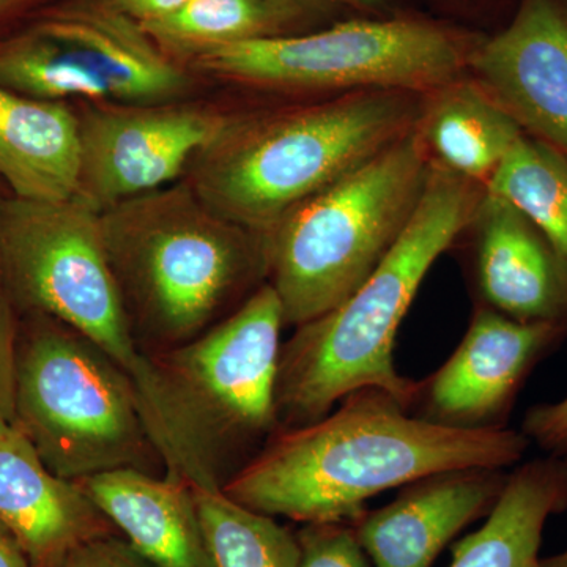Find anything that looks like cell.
Returning <instances> with one entry per match:
<instances>
[{
    "mask_svg": "<svg viewBox=\"0 0 567 567\" xmlns=\"http://www.w3.org/2000/svg\"><path fill=\"white\" fill-rule=\"evenodd\" d=\"M341 402L315 423L276 432L224 494L265 516L354 524L382 492L454 470H503L532 445L513 429L453 427L409 415V406L377 388Z\"/></svg>",
    "mask_w": 567,
    "mask_h": 567,
    "instance_id": "cell-1",
    "label": "cell"
},
{
    "mask_svg": "<svg viewBox=\"0 0 567 567\" xmlns=\"http://www.w3.org/2000/svg\"><path fill=\"white\" fill-rule=\"evenodd\" d=\"M473 181L432 166L412 218L385 259L346 301L298 324L282 344L276 382L278 432L327 416L347 395L377 388L415 404L417 383L395 371L399 327L435 260L475 221Z\"/></svg>",
    "mask_w": 567,
    "mask_h": 567,
    "instance_id": "cell-2",
    "label": "cell"
},
{
    "mask_svg": "<svg viewBox=\"0 0 567 567\" xmlns=\"http://www.w3.org/2000/svg\"><path fill=\"white\" fill-rule=\"evenodd\" d=\"M112 275L147 358L199 338L267 284L265 237L223 218L188 181L102 212Z\"/></svg>",
    "mask_w": 567,
    "mask_h": 567,
    "instance_id": "cell-3",
    "label": "cell"
},
{
    "mask_svg": "<svg viewBox=\"0 0 567 567\" xmlns=\"http://www.w3.org/2000/svg\"><path fill=\"white\" fill-rule=\"evenodd\" d=\"M415 95L358 91L270 114H233L194 156L186 181L212 210L265 237L297 205L415 128Z\"/></svg>",
    "mask_w": 567,
    "mask_h": 567,
    "instance_id": "cell-4",
    "label": "cell"
},
{
    "mask_svg": "<svg viewBox=\"0 0 567 567\" xmlns=\"http://www.w3.org/2000/svg\"><path fill=\"white\" fill-rule=\"evenodd\" d=\"M281 301L264 284L188 344L148 358L177 450L178 476L218 491L278 432Z\"/></svg>",
    "mask_w": 567,
    "mask_h": 567,
    "instance_id": "cell-5",
    "label": "cell"
},
{
    "mask_svg": "<svg viewBox=\"0 0 567 567\" xmlns=\"http://www.w3.org/2000/svg\"><path fill=\"white\" fill-rule=\"evenodd\" d=\"M431 169L424 130L416 125L265 235L267 282L286 324L331 311L371 276L404 233Z\"/></svg>",
    "mask_w": 567,
    "mask_h": 567,
    "instance_id": "cell-6",
    "label": "cell"
},
{
    "mask_svg": "<svg viewBox=\"0 0 567 567\" xmlns=\"http://www.w3.org/2000/svg\"><path fill=\"white\" fill-rule=\"evenodd\" d=\"M13 424L63 480L166 473L130 377L85 336L40 312L20 315Z\"/></svg>",
    "mask_w": 567,
    "mask_h": 567,
    "instance_id": "cell-7",
    "label": "cell"
},
{
    "mask_svg": "<svg viewBox=\"0 0 567 567\" xmlns=\"http://www.w3.org/2000/svg\"><path fill=\"white\" fill-rule=\"evenodd\" d=\"M0 278L18 315L54 317L121 365L140 395L153 443H169L158 377L136 344L107 260L102 212L78 196L0 200Z\"/></svg>",
    "mask_w": 567,
    "mask_h": 567,
    "instance_id": "cell-8",
    "label": "cell"
},
{
    "mask_svg": "<svg viewBox=\"0 0 567 567\" xmlns=\"http://www.w3.org/2000/svg\"><path fill=\"white\" fill-rule=\"evenodd\" d=\"M464 44L416 21H350L300 37H264L193 59L218 80L278 91H404L454 84L470 63Z\"/></svg>",
    "mask_w": 567,
    "mask_h": 567,
    "instance_id": "cell-9",
    "label": "cell"
},
{
    "mask_svg": "<svg viewBox=\"0 0 567 567\" xmlns=\"http://www.w3.org/2000/svg\"><path fill=\"white\" fill-rule=\"evenodd\" d=\"M80 186L99 212L177 182L233 114L188 100L162 104L80 102Z\"/></svg>",
    "mask_w": 567,
    "mask_h": 567,
    "instance_id": "cell-10",
    "label": "cell"
},
{
    "mask_svg": "<svg viewBox=\"0 0 567 567\" xmlns=\"http://www.w3.org/2000/svg\"><path fill=\"white\" fill-rule=\"evenodd\" d=\"M566 334L559 324L518 322L481 309L456 352L417 386L421 416L453 427H505L525 380Z\"/></svg>",
    "mask_w": 567,
    "mask_h": 567,
    "instance_id": "cell-11",
    "label": "cell"
},
{
    "mask_svg": "<svg viewBox=\"0 0 567 567\" xmlns=\"http://www.w3.org/2000/svg\"><path fill=\"white\" fill-rule=\"evenodd\" d=\"M470 65L522 132L567 156V14L555 0H524Z\"/></svg>",
    "mask_w": 567,
    "mask_h": 567,
    "instance_id": "cell-12",
    "label": "cell"
},
{
    "mask_svg": "<svg viewBox=\"0 0 567 567\" xmlns=\"http://www.w3.org/2000/svg\"><path fill=\"white\" fill-rule=\"evenodd\" d=\"M506 480L494 468L425 476L390 505L365 511L352 524L354 533L374 567H432L462 529L491 513Z\"/></svg>",
    "mask_w": 567,
    "mask_h": 567,
    "instance_id": "cell-13",
    "label": "cell"
},
{
    "mask_svg": "<svg viewBox=\"0 0 567 567\" xmlns=\"http://www.w3.org/2000/svg\"><path fill=\"white\" fill-rule=\"evenodd\" d=\"M33 28L61 41L106 85L112 102L188 100L194 80L111 0H76L43 11Z\"/></svg>",
    "mask_w": 567,
    "mask_h": 567,
    "instance_id": "cell-14",
    "label": "cell"
},
{
    "mask_svg": "<svg viewBox=\"0 0 567 567\" xmlns=\"http://www.w3.org/2000/svg\"><path fill=\"white\" fill-rule=\"evenodd\" d=\"M0 522L32 567H55L73 548L114 528L80 483L54 475L9 423L0 424Z\"/></svg>",
    "mask_w": 567,
    "mask_h": 567,
    "instance_id": "cell-15",
    "label": "cell"
},
{
    "mask_svg": "<svg viewBox=\"0 0 567 567\" xmlns=\"http://www.w3.org/2000/svg\"><path fill=\"white\" fill-rule=\"evenodd\" d=\"M475 221L477 276L492 309L518 322L567 328V270L544 235L487 192Z\"/></svg>",
    "mask_w": 567,
    "mask_h": 567,
    "instance_id": "cell-16",
    "label": "cell"
},
{
    "mask_svg": "<svg viewBox=\"0 0 567 567\" xmlns=\"http://www.w3.org/2000/svg\"><path fill=\"white\" fill-rule=\"evenodd\" d=\"M76 483L153 567H215L188 481L128 468Z\"/></svg>",
    "mask_w": 567,
    "mask_h": 567,
    "instance_id": "cell-17",
    "label": "cell"
},
{
    "mask_svg": "<svg viewBox=\"0 0 567 567\" xmlns=\"http://www.w3.org/2000/svg\"><path fill=\"white\" fill-rule=\"evenodd\" d=\"M80 162L74 106L0 89V182L11 196L47 203L74 197Z\"/></svg>",
    "mask_w": 567,
    "mask_h": 567,
    "instance_id": "cell-18",
    "label": "cell"
},
{
    "mask_svg": "<svg viewBox=\"0 0 567 567\" xmlns=\"http://www.w3.org/2000/svg\"><path fill=\"white\" fill-rule=\"evenodd\" d=\"M567 511V458H535L507 475L486 524L451 547L450 567H543L548 518Z\"/></svg>",
    "mask_w": 567,
    "mask_h": 567,
    "instance_id": "cell-19",
    "label": "cell"
},
{
    "mask_svg": "<svg viewBox=\"0 0 567 567\" xmlns=\"http://www.w3.org/2000/svg\"><path fill=\"white\" fill-rule=\"evenodd\" d=\"M450 87L423 126L425 141L447 169L488 182L524 132L483 89Z\"/></svg>",
    "mask_w": 567,
    "mask_h": 567,
    "instance_id": "cell-20",
    "label": "cell"
},
{
    "mask_svg": "<svg viewBox=\"0 0 567 567\" xmlns=\"http://www.w3.org/2000/svg\"><path fill=\"white\" fill-rule=\"evenodd\" d=\"M487 193L517 208L567 270V156L522 136L488 178Z\"/></svg>",
    "mask_w": 567,
    "mask_h": 567,
    "instance_id": "cell-21",
    "label": "cell"
},
{
    "mask_svg": "<svg viewBox=\"0 0 567 567\" xmlns=\"http://www.w3.org/2000/svg\"><path fill=\"white\" fill-rule=\"evenodd\" d=\"M290 21L270 0H189L169 17L142 28L174 61H193L216 48L279 35Z\"/></svg>",
    "mask_w": 567,
    "mask_h": 567,
    "instance_id": "cell-22",
    "label": "cell"
},
{
    "mask_svg": "<svg viewBox=\"0 0 567 567\" xmlns=\"http://www.w3.org/2000/svg\"><path fill=\"white\" fill-rule=\"evenodd\" d=\"M0 89L40 102L111 100L106 85L93 71L61 41L33 25L0 35Z\"/></svg>",
    "mask_w": 567,
    "mask_h": 567,
    "instance_id": "cell-23",
    "label": "cell"
},
{
    "mask_svg": "<svg viewBox=\"0 0 567 567\" xmlns=\"http://www.w3.org/2000/svg\"><path fill=\"white\" fill-rule=\"evenodd\" d=\"M193 488L213 566H300L297 536L274 517L234 502L223 488Z\"/></svg>",
    "mask_w": 567,
    "mask_h": 567,
    "instance_id": "cell-24",
    "label": "cell"
},
{
    "mask_svg": "<svg viewBox=\"0 0 567 567\" xmlns=\"http://www.w3.org/2000/svg\"><path fill=\"white\" fill-rule=\"evenodd\" d=\"M298 567H369L368 555L352 524H306L298 533Z\"/></svg>",
    "mask_w": 567,
    "mask_h": 567,
    "instance_id": "cell-25",
    "label": "cell"
},
{
    "mask_svg": "<svg viewBox=\"0 0 567 567\" xmlns=\"http://www.w3.org/2000/svg\"><path fill=\"white\" fill-rule=\"evenodd\" d=\"M20 315L0 278V424L14 421V374Z\"/></svg>",
    "mask_w": 567,
    "mask_h": 567,
    "instance_id": "cell-26",
    "label": "cell"
},
{
    "mask_svg": "<svg viewBox=\"0 0 567 567\" xmlns=\"http://www.w3.org/2000/svg\"><path fill=\"white\" fill-rule=\"evenodd\" d=\"M522 434L550 456H567V395L551 404L532 406L522 423Z\"/></svg>",
    "mask_w": 567,
    "mask_h": 567,
    "instance_id": "cell-27",
    "label": "cell"
},
{
    "mask_svg": "<svg viewBox=\"0 0 567 567\" xmlns=\"http://www.w3.org/2000/svg\"><path fill=\"white\" fill-rule=\"evenodd\" d=\"M55 567H153L126 540L107 535L73 548Z\"/></svg>",
    "mask_w": 567,
    "mask_h": 567,
    "instance_id": "cell-28",
    "label": "cell"
},
{
    "mask_svg": "<svg viewBox=\"0 0 567 567\" xmlns=\"http://www.w3.org/2000/svg\"><path fill=\"white\" fill-rule=\"evenodd\" d=\"M118 10L140 24L162 20L181 10L189 0H111Z\"/></svg>",
    "mask_w": 567,
    "mask_h": 567,
    "instance_id": "cell-29",
    "label": "cell"
},
{
    "mask_svg": "<svg viewBox=\"0 0 567 567\" xmlns=\"http://www.w3.org/2000/svg\"><path fill=\"white\" fill-rule=\"evenodd\" d=\"M0 567H32L17 537L0 522Z\"/></svg>",
    "mask_w": 567,
    "mask_h": 567,
    "instance_id": "cell-30",
    "label": "cell"
},
{
    "mask_svg": "<svg viewBox=\"0 0 567 567\" xmlns=\"http://www.w3.org/2000/svg\"><path fill=\"white\" fill-rule=\"evenodd\" d=\"M270 2L293 21L306 14L324 13L331 9L333 0H270Z\"/></svg>",
    "mask_w": 567,
    "mask_h": 567,
    "instance_id": "cell-31",
    "label": "cell"
},
{
    "mask_svg": "<svg viewBox=\"0 0 567 567\" xmlns=\"http://www.w3.org/2000/svg\"><path fill=\"white\" fill-rule=\"evenodd\" d=\"M28 0H0V20L9 17L14 10L20 9Z\"/></svg>",
    "mask_w": 567,
    "mask_h": 567,
    "instance_id": "cell-32",
    "label": "cell"
},
{
    "mask_svg": "<svg viewBox=\"0 0 567 567\" xmlns=\"http://www.w3.org/2000/svg\"><path fill=\"white\" fill-rule=\"evenodd\" d=\"M543 567H567V550L543 558Z\"/></svg>",
    "mask_w": 567,
    "mask_h": 567,
    "instance_id": "cell-33",
    "label": "cell"
},
{
    "mask_svg": "<svg viewBox=\"0 0 567 567\" xmlns=\"http://www.w3.org/2000/svg\"><path fill=\"white\" fill-rule=\"evenodd\" d=\"M350 2L357 3V6L374 7L379 6L382 0H350Z\"/></svg>",
    "mask_w": 567,
    "mask_h": 567,
    "instance_id": "cell-34",
    "label": "cell"
},
{
    "mask_svg": "<svg viewBox=\"0 0 567 567\" xmlns=\"http://www.w3.org/2000/svg\"><path fill=\"white\" fill-rule=\"evenodd\" d=\"M11 193L10 189L7 188L6 185H3L2 182H0V200L6 199V197H10Z\"/></svg>",
    "mask_w": 567,
    "mask_h": 567,
    "instance_id": "cell-35",
    "label": "cell"
},
{
    "mask_svg": "<svg viewBox=\"0 0 567 567\" xmlns=\"http://www.w3.org/2000/svg\"><path fill=\"white\" fill-rule=\"evenodd\" d=\"M566 458H567V456H566Z\"/></svg>",
    "mask_w": 567,
    "mask_h": 567,
    "instance_id": "cell-36",
    "label": "cell"
}]
</instances>
